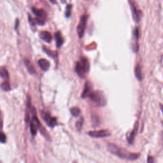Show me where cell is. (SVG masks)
<instances>
[{
    "label": "cell",
    "mask_w": 163,
    "mask_h": 163,
    "mask_svg": "<svg viewBox=\"0 0 163 163\" xmlns=\"http://www.w3.org/2000/svg\"><path fill=\"white\" fill-rule=\"evenodd\" d=\"M90 69L89 61L86 57H82L80 61H78L75 67V71L81 78H84L86 75L89 73Z\"/></svg>",
    "instance_id": "2"
},
{
    "label": "cell",
    "mask_w": 163,
    "mask_h": 163,
    "mask_svg": "<svg viewBox=\"0 0 163 163\" xmlns=\"http://www.w3.org/2000/svg\"><path fill=\"white\" fill-rule=\"evenodd\" d=\"M55 39L56 41L57 47H58V48H59V47H61V45H63L64 42V40L61 32L57 31L55 33Z\"/></svg>",
    "instance_id": "15"
},
{
    "label": "cell",
    "mask_w": 163,
    "mask_h": 163,
    "mask_svg": "<svg viewBox=\"0 0 163 163\" xmlns=\"http://www.w3.org/2000/svg\"><path fill=\"white\" fill-rule=\"evenodd\" d=\"M3 125V121L1 119V112H0V128L2 127Z\"/></svg>",
    "instance_id": "24"
},
{
    "label": "cell",
    "mask_w": 163,
    "mask_h": 163,
    "mask_svg": "<svg viewBox=\"0 0 163 163\" xmlns=\"http://www.w3.org/2000/svg\"><path fill=\"white\" fill-rule=\"evenodd\" d=\"M40 36L43 41H45L47 43H50L51 41L52 40V36L51 35V34L48 31H46L40 32Z\"/></svg>",
    "instance_id": "13"
},
{
    "label": "cell",
    "mask_w": 163,
    "mask_h": 163,
    "mask_svg": "<svg viewBox=\"0 0 163 163\" xmlns=\"http://www.w3.org/2000/svg\"><path fill=\"white\" fill-rule=\"evenodd\" d=\"M6 141V137L3 132L0 131V142L4 143Z\"/></svg>",
    "instance_id": "22"
},
{
    "label": "cell",
    "mask_w": 163,
    "mask_h": 163,
    "mask_svg": "<svg viewBox=\"0 0 163 163\" xmlns=\"http://www.w3.org/2000/svg\"><path fill=\"white\" fill-rule=\"evenodd\" d=\"M32 11L34 13V14L36 16V17L42 18V19L46 20L47 15L45 11L43 9H38V8L33 7V8H32Z\"/></svg>",
    "instance_id": "9"
},
{
    "label": "cell",
    "mask_w": 163,
    "mask_h": 163,
    "mask_svg": "<svg viewBox=\"0 0 163 163\" xmlns=\"http://www.w3.org/2000/svg\"><path fill=\"white\" fill-rule=\"evenodd\" d=\"M87 18H88V16L87 15H84L82 16V17L80 18V22L79 24V25H78L77 33H78V35H79V38H82L84 35L85 30H86V26H87Z\"/></svg>",
    "instance_id": "4"
},
{
    "label": "cell",
    "mask_w": 163,
    "mask_h": 163,
    "mask_svg": "<svg viewBox=\"0 0 163 163\" xmlns=\"http://www.w3.org/2000/svg\"><path fill=\"white\" fill-rule=\"evenodd\" d=\"M8 72L5 67H0V77L4 79V81L8 80Z\"/></svg>",
    "instance_id": "16"
},
{
    "label": "cell",
    "mask_w": 163,
    "mask_h": 163,
    "mask_svg": "<svg viewBox=\"0 0 163 163\" xmlns=\"http://www.w3.org/2000/svg\"><path fill=\"white\" fill-rule=\"evenodd\" d=\"M154 159H153L152 157H151V156H148V159H147V162H154Z\"/></svg>",
    "instance_id": "23"
},
{
    "label": "cell",
    "mask_w": 163,
    "mask_h": 163,
    "mask_svg": "<svg viewBox=\"0 0 163 163\" xmlns=\"http://www.w3.org/2000/svg\"><path fill=\"white\" fill-rule=\"evenodd\" d=\"M49 1L52 3H53V4H56L57 3L56 0H49Z\"/></svg>",
    "instance_id": "25"
},
{
    "label": "cell",
    "mask_w": 163,
    "mask_h": 163,
    "mask_svg": "<svg viewBox=\"0 0 163 163\" xmlns=\"http://www.w3.org/2000/svg\"><path fill=\"white\" fill-rule=\"evenodd\" d=\"M92 91H93V89H92L91 84L90 82H86V84H85L84 89L83 91L82 94V98H89V94H91Z\"/></svg>",
    "instance_id": "10"
},
{
    "label": "cell",
    "mask_w": 163,
    "mask_h": 163,
    "mask_svg": "<svg viewBox=\"0 0 163 163\" xmlns=\"http://www.w3.org/2000/svg\"><path fill=\"white\" fill-rule=\"evenodd\" d=\"M38 64L40 66V68L42 69L43 71H47V70H49V68H50V63L47 59H40L38 61Z\"/></svg>",
    "instance_id": "12"
},
{
    "label": "cell",
    "mask_w": 163,
    "mask_h": 163,
    "mask_svg": "<svg viewBox=\"0 0 163 163\" xmlns=\"http://www.w3.org/2000/svg\"><path fill=\"white\" fill-rule=\"evenodd\" d=\"M131 7L132 15L133 19L134 20V21L136 22H138L141 19V12H139L132 3H131Z\"/></svg>",
    "instance_id": "11"
},
{
    "label": "cell",
    "mask_w": 163,
    "mask_h": 163,
    "mask_svg": "<svg viewBox=\"0 0 163 163\" xmlns=\"http://www.w3.org/2000/svg\"><path fill=\"white\" fill-rule=\"evenodd\" d=\"M71 114L74 117H78L80 114V108L77 107H73L70 110Z\"/></svg>",
    "instance_id": "19"
},
{
    "label": "cell",
    "mask_w": 163,
    "mask_h": 163,
    "mask_svg": "<svg viewBox=\"0 0 163 163\" xmlns=\"http://www.w3.org/2000/svg\"><path fill=\"white\" fill-rule=\"evenodd\" d=\"M89 98L91 100L96 103L98 106L104 107L107 104V100L104 94L100 91H92L89 94Z\"/></svg>",
    "instance_id": "3"
},
{
    "label": "cell",
    "mask_w": 163,
    "mask_h": 163,
    "mask_svg": "<svg viewBox=\"0 0 163 163\" xmlns=\"http://www.w3.org/2000/svg\"><path fill=\"white\" fill-rule=\"evenodd\" d=\"M138 130V122H136V124H134L133 130H132V131L131 132L130 135H129L128 137L127 138V140L130 144L133 143L134 138L136 137V136H137V134Z\"/></svg>",
    "instance_id": "8"
},
{
    "label": "cell",
    "mask_w": 163,
    "mask_h": 163,
    "mask_svg": "<svg viewBox=\"0 0 163 163\" xmlns=\"http://www.w3.org/2000/svg\"><path fill=\"white\" fill-rule=\"evenodd\" d=\"M24 63L26 66L27 69L28 70V72L30 74H35L36 73V70L35 69V68L32 65V64L30 63V61L28 59H25Z\"/></svg>",
    "instance_id": "17"
},
{
    "label": "cell",
    "mask_w": 163,
    "mask_h": 163,
    "mask_svg": "<svg viewBox=\"0 0 163 163\" xmlns=\"http://www.w3.org/2000/svg\"><path fill=\"white\" fill-rule=\"evenodd\" d=\"M134 74L136 78L138 80L141 81L143 79V74H142V68L140 64H138L134 68Z\"/></svg>",
    "instance_id": "14"
},
{
    "label": "cell",
    "mask_w": 163,
    "mask_h": 163,
    "mask_svg": "<svg viewBox=\"0 0 163 163\" xmlns=\"http://www.w3.org/2000/svg\"><path fill=\"white\" fill-rule=\"evenodd\" d=\"M41 127V124L38 118H37L35 113L33 114L32 120L30 122V131L32 135H36L38 132V129Z\"/></svg>",
    "instance_id": "5"
},
{
    "label": "cell",
    "mask_w": 163,
    "mask_h": 163,
    "mask_svg": "<svg viewBox=\"0 0 163 163\" xmlns=\"http://www.w3.org/2000/svg\"><path fill=\"white\" fill-rule=\"evenodd\" d=\"M108 150L111 154L115 155L117 157L126 159V160H137L140 156V154L138 153L130 152L125 148L118 147V145L114 143H109L108 145Z\"/></svg>",
    "instance_id": "1"
},
{
    "label": "cell",
    "mask_w": 163,
    "mask_h": 163,
    "mask_svg": "<svg viewBox=\"0 0 163 163\" xmlns=\"http://www.w3.org/2000/svg\"><path fill=\"white\" fill-rule=\"evenodd\" d=\"M71 8H72V5H68L66 9V17H69L71 15Z\"/></svg>",
    "instance_id": "21"
},
{
    "label": "cell",
    "mask_w": 163,
    "mask_h": 163,
    "mask_svg": "<svg viewBox=\"0 0 163 163\" xmlns=\"http://www.w3.org/2000/svg\"><path fill=\"white\" fill-rule=\"evenodd\" d=\"M1 88L5 91H9L10 89H11L9 81L6 80V81L3 82L1 84Z\"/></svg>",
    "instance_id": "18"
},
{
    "label": "cell",
    "mask_w": 163,
    "mask_h": 163,
    "mask_svg": "<svg viewBox=\"0 0 163 163\" xmlns=\"http://www.w3.org/2000/svg\"><path fill=\"white\" fill-rule=\"evenodd\" d=\"M84 124V118L81 117L80 119L77 121V124H76V127L78 131H80L82 127L83 126Z\"/></svg>",
    "instance_id": "20"
},
{
    "label": "cell",
    "mask_w": 163,
    "mask_h": 163,
    "mask_svg": "<svg viewBox=\"0 0 163 163\" xmlns=\"http://www.w3.org/2000/svg\"><path fill=\"white\" fill-rule=\"evenodd\" d=\"M42 116L43 119L45 121L47 124L50 127H54L57 124V118L51 116L49 112H46L43 111H42Z\"/></svg>",
    "instance_id": "6"
},
{
    "label": "cell",
    "mask_w": 163,
    "mask_h": 163,
    "mask_svg": "<svg viewBox=\"0 0 163 163\" xmlns=\"http://www.w3.org/2000/svg\"><path fill=\"white\" fill-rule=\"evenodd\" d=\"M160 106H161V110L162 111V114H163V105L162 104H161Z\"/></svg>",
    "instance_id": "26"
},
{
    "label": "cell",
    "mask_w": 163,
    "mask_h": 163,
    "mask_svg": "<svg viewBox=\"0 0 163 163\" xmlns=\"http://www.w3.org/2000/svg\"><path fill=\"white\" fill-rule=\"evenodd\" d=\"M90 137L93 138H104L111 135V132L107 130H101L98 131H91L88 132Z\"/></svg>",
    "instance_id": "7"
}]
</instances>
